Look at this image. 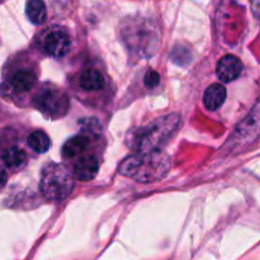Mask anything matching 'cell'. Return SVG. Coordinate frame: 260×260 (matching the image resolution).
Returning <instances> with one entry per match:
<instances>
[{
	"instance_id": "obj_11",
	"label": "cell",
	"mask_w": 260,
	"mask_h": 260,
	"mask_svg": "<svg viewBox=\"0 0 260 260\" xmlns=\"http://www.w3.org/2000/svg\"><path fill=\"white\" fill-rule=\"evenodd\" d=\"M90 145V139L85 135L80 134L78 136L71 137L65 142L62 147V156L65 159H73V157L81 156L88 150Z\"/></svg>"
},
{
	"instance_id": "obj_10",
	"label": "cell",
	"mask_w": 260,
	"mask_h": 260,
	"mask_svg": "<svg viewBox=\"0 0 260 260\" xmlns=\"http://www.w3.org/2000/svg\"><path fill=\"white\" fill-rule=\"evenodd\" d=\"M106 85L103 74L96 69H86L79 76V86L84 91H99Z\"/></svg>"
},
{
	"instance_id": "obj_4",
	"label": "cell",
	"mask_w": 260,
	"mask_h": 260,
	"mask_svg": "<svg viewBox=\"0 0 260 260\" xmlns=\"http://www.w3.org/2000/svg\"><path fill=\"white\" fill-rule=\"evenodd\" d=\"M33 106L43 116L57 119L68 113L70 101L65 91L46 84V85L41 86L33 96Z\"/></svg>"
},
{
	"instance_id": "obj_15",
	"label": "cell",
	"mask_w": 260,
	"mask_h": 260,
	"mask_svg": "<svg viewBox=\"0 0 260 260\" xmlns=\"http://www.w3.org/2000/svg\"><path fill=\"white\" fill-rule=\"evenodd\" d=\"M27 144L33 151L38 152V154H45L51 147V140L46 132L37 129V131L30 132L27 139Z\"/></svg>"
},
{
	"instance_id": "obj_7",
	"label": "cell",
	"mask_w": 260,
	"mask_h": 260,
	"mask_svg": "<svg viewBox=\"0 0 260 260\" xmlns=\"http://www.w3.org/2000/svg\"><path fill=\"white\" fill-rule=\"evenodd\" d=\"M243 71V62L234 55H226L216 66V75L222 83H231L240 76Z\"/></svg>"
},
{
	"instance_id": "obj_1",
	"label": "cell",
	"mask_w": 260,
	"mask_h": 260,
	"mask_svg": "<svg viewBox=\"0 0 260 260\" xmlns=\"http://www.w3.org/2000/svg\"><path fill=\"white\" fill-rule=\"evenodd\" d=\"M172 160L161 150L137 152L127 157L119 165L118 173L141 183H154L161 180L169 173Z\"/></svg>"
},
{
	"instance_id": "obj_13",
	"label": "cell",
	"mask_w": 260,
	"mask_h": 260,
	"mask_svg": "<svg viewBox=\"0 0 260 260\" xmlns=\"http://www.w3.org/2000/svg\"><path fill=\"white\" fill-rule=\"evenodd\" d=\"M3 164L9 170H20L27 164V154L18 146H10L2 154Z\"/></svg>"
},
{
	"instance_id": "obj_17",
	"label": "cell",
	"mask_w": 260,
	"mask_h": 260,
	"mask_svg": "<svg viewBox=\"0 0 260 260\" xmlns=\"http://www.w3.org/2000/svg\"><path fill=\"white\" fill-rule=\"evenodd\" d=\"M160 83V75L155 70H149L145 75V85L146 88H155Z\"/></svg>"
},
{
	"instance_id": "obj_9",
	"label": "cell",
	"mask_w": 260,
	"mask_h": 260,
	"mask_svg": "<svg viewBox=\"0 0 260 260\" xmlns=\"http://www.w3.org/2000/svg\"><path fill=\"white\" fill-rule=\"evenodd\" d=\"M37 81V76L33 71L23 69V70H18L13 74L10 78V88L18 94L28 93L33 86L36 85Z\"/></svg>"
},
{
	"instance_id": "obj_12",
	"label": "cell",
	"mask_w": 260,
	"mask_h": 260,
	"mask_svg": "<svg viewBox=\"0 0 260 260\" xmlns=\"http://www.w3.org/2000/svg\"><path fill=\"white\" fill-rule=\"evenodd\" d=\"M228 91L226 88L221 84H212L208 86L203 95V103L208 111H216L225 103Z\"/></svg>"
},
{
	"instance_id": "obj_19",
	"label": "cell",
	"mask_w": 260,
	"mask_h": 260,
	"mask_svg": "<svg viewBox=\"0 0 260 260\" xmlns=\"http://www.w3.org/2000/svg\"><path fill=\"white\" fill-rule=\"evenodd\" d=\"M250 4L255 17L258 18V19H260V0H250Z\"/></svg>"
},
{
	"instance_id": "obj_5",
	"label": "cell",
	"mask_w": 260,
	"mask_h": 260,
	"mask_svg": "<svg viewBox=\"0 0 260 260\" xmlns=\"http://www.w3.org/2000/svg\"><path fill=\"white\" fill-rule=\"evenodd\" d=\"M260 139V98L230 137L231 149L244 151Z\"/></svg>"
},
{
	"instance_id": "obj_16",
	"label": "cell",
	"mask_w": 260,
	"mask_h": 260,
	"mask_svg": "<svg viewBox=\"0 0 260 260\" xmlns=\"http://www.w3.org/2000/svg\"><path fill=\"white\" fill-rule=\"evenodd\" d=\"M79 126L81 128V134L88 136L90 140L99 137L102 132V126L96 118H83L79 122Z\"/></svg>"
},
{
	"instance_id": "obj_2",
	"label": "cell",
	"mask_w": 260,
	"mask_h": 260,
	"mask_svg": "<svg viewBox=\"0 0 260 260\" xmlns=\"http://www.w3.org/2000/svg\"><path fill=\"white\" fill-rule=\"evenodd\" d=\"M179 124L180 117L177 113L160 117L147 126L129 132L127 136V145L139 152L160 150L174 136Z\"/></svg>"
},
{
	"instance_id": "obj_3",
	"label": "cell",
	"mask_w": 260,
	"mask_h": 260,
	"mask_svg": "<svg viewBox=\"0 0 260 260\" xmlns=\"http://www.w3.org/2000/svg\"><path fill=\"white\" fill-rule=\"evenodd\" d=\"M74 175L65 165L50 162L41 173V192L48 201H62L74 188Z\"/></svg>"
},
{
	"instance_id": "obj_8",
	"label": "cell",
	"mask_w": 260,
	"mask_h": 260,
	"mask_svg": "<svg viewBox=\"0 0 260 260\" xmlns=\"http://www.w3.org/2000/svg\"><path fill=\"white\" fill-rule=\"evenodd\" d=\"M99 170V160L95 155H81L74 165L73 175L80 182H88L95 178Z\"/></svg>"
},
{
	"instance_id": "obj_6",
	"label": "cell",
	"mask_w": 260,
	"mask_h": 260,
	"mask_svg": "<svg viewBox=\"0 0 260 260\" xmlns=\"http://www.w3.org/2000/svg\"><path fill=\"white\" fill-rule=\"evenodd\" d=\"M71 40L69 33L61 27H52L46 30L42 37V50L48 56L60 58L70 51Z\"/></svg>"
},
{
	"instance_id": "obj_14",
	"label": "cell",
	"mask_w": 260,
	"mask_h": 260,
	"mask_svg": "<svg viewBox=\"0 0 260 260\" xmlns=\"http://www.w3.org/2000/svg\"><path fill=\"white\" fill-rule=\"evenodd\" d=\"M27 17L33 24L40 25L46 20V5L43 0H28L27 8H25Z\"/></svg>"
},
{
	"instance_id": "obj_18",
	"label": "cell",
	"mask_w": 260,
	"mask_h": 260,
	"mask_svg": "<svg viewBox=\"0 0 260 260\" xmlns=\"http://www.w3.org/2000/svg\"><path fill=\"white\" fill-rule=\"evenodd\" d=\"M8 182V173L3 167H0V189L5 187Z\"/></svg>"
}]
</instances>
